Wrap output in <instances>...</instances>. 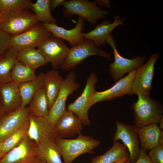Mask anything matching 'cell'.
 <instances>
[{
    "label": "cell",
    "mask_w": 163,
    "mask_h": 163,
    "mask_svg": "<svg viewBox=\"0 0 163 163\" xmlns=\"http://www.w3.org/2000/svg\"><path fill=\"white\" fill-rule=\"evenodd\" d=\"M137 101L133 104L134 125L141 127L159 123L163 117V107L157 101L152 99L149 95L137 94Z\"/></svg>",
    "instance_id": "cell-1"
},
{
    "label": "cell",
    "mask_w": 163,
    "mask_h": 163,
    "mask_svg": "<svg viewBox=\"0 0 163 163\" xmlns=\"http://www.w3.org/2000/svg\"><path fill=\"white\" fill-rule=\"evenodd\" d=\"M64 161V163H72L78 156L85 153H92L93 149L101 142L90 136L78 134L75 139L54 138Z\"/></svg>",
    "instance_id": "cell-2"
},
{
    "label": "cell",
    "mask_w": 163,
    "mask_h": 163,
    "mask_svg": "<svg viewBox=\"0 0 163 163\" xmlns=\"http://www.w3.org/2000/svg\"><path fill=\"white\" fill-rule=\"evenodd\" d=\"M1 13L2 20L0 22V30L11 36L21 33L39 23L34 13L28 10Z\"/></svg>",
    "instance_id": "cell-3"
},
{
    "label": "cell",
    "mask_w": 163,
    "mask_h": 163,
    "mask_svg": "<svg viewBox=\"0 0 163 163\" xmlns=\"http://www.w3.org/2000/svg\"><path fill=\"white\" fill-rule=\"evenodd\" d=\"M64 15L67 18L78 15L93 25L96 24L100 19L106 18L108 14L107 10H103L97 6L94 1L71 0L65 1L62 4Z\"/></svg>",
    "instance_id": "cell-4"
},
{
    "label": "cell",
    "mask_w": 163,
    "mask_h": 163,
    "mask_svg": "<svg viewBox=\"0 0 163 163\" xmlns=\"http://www.w3.org/2000/svg\"><path fill=\"white\" fill-rule=\"evenodd\" d=\"M93 55L111 59L110 53L99 49L92 40L84 39L79 44L69 48L67 56L61 68L65 71L74 69L85 59Z\"/></svg>",
    "instance_id": "cell-5"
},
{
    "label": "cell",
    "mask_w": 163,
    "mask_h": 163,
    "mask_svg": "<svg viewBox=\"0 0 163 163\" xmlns=\"http://www.w3.org/2000/svg\"><path fill=\"white\" fill-rule=\"evenodd\" d=\"M80 84L76 82V75L71 71L64 79L61 89L49 113L45 117L53 126L66 110V101L68 96L77 90Z\"/></svg>",
    "instance_id": "cell-6"
},
{
    "label": "cell",
    "mask_w": 163,
    "mask_h": 163,
    "mask_svg": "<svg viewBox=\"0 0 163 163\" xmlns=\"http://www.w3.org/2000/svg\"><path fill=\"white\" fill-rule=\"evenodd\" d=\"M106 43L112 47L114 57L113 62L109 65V71L113 79L115 82L122 78L125 74L137 69L143 63L147 56H137L132 59H128L121 56L118 52L115 42L111 33L107 37Z\"/></svg>",
    "instance_id": "cell-7"
},
{
    "label": "cell",
    "mask_w": 163,
    "mask_h": 163,
    "mask_svg": "<svg viewBox=\"0 0 163 163\" xmlns=\"http://www.w3.org/2000/svg\"><path fill=\"white\" fill-rule=\"evenodd\" d=\"M97 80L95 73L93 72L88 76L81 95L74 102L69 104L67 110L75 113L79 118L83 125L91 124L88 111L95 91V87Z\"/></svg>",
    "instance_id": "cell-8"
},
{
    "label": "cell",
    "mask_w": 163,
    "mask_h": 163,
    "mask_svg": "<svg viewBox=\"0 0 163 163\" xmlns=\"http://www.w3.org/2000/svg\"><path fill=\"white\" fill-rule=\"evenodd\" d=\"M37 47L46 61L51 62L53 69L56 70L61 68L69 49L64 40L53 36L42 42Z\"/></svg>",
    "instance_id": "cell-9"
},
{
    "label": "cell",
    "mask_w": 163,
    "mask_h": 163,
    "mask_svg": "<svg viewBox=\"0 0 163 163\" xmlns=\"http://www.w3.org/2000/svg\"><path fill=\"white\" fill-rule=\"evenodd\" d=\"M159 57L158 53L152 54L148 61L137 69L129 95L139 94L149 95L152 88L155 65Z\"/></svg>",
    "instance_id": "cell-10"
},
{
    "label": "cell",
    "mask_w": 163,
    "mask_h": 163,
    "mask_svg": "<svg viewBox=\"0 0 163 163\" xmlns=\"http://www.w3.org/2000/svg\"><path fill=\"white\" fill-rule=\"evenodd\" d=\"M52 35L42 23H38L21 33L11 36V46L18 51L27 48H35Z\"/></svg>",
    "instance_id": "cell-11"
},
{
    "label": "cell",
    "mask_w": 163,
    "mask_h": 163,
    "mask_svg": "<svg viewBox=\"0 0 163 163\" xmlns=\"http://www.w3.org/2000/svg\"><path fill=\"white\" fill-rule=\"evenodd\" d=\"M38 156L36 144L27 134L0 158V163H31Z\"/></svg>",
    "instance_id": "cell-12"
},
{
    "label": "cell",
    "mask_w": 163,
    "mask_h": 163,
    "mask_svg": "<svg viewBox=\"0 0 163 163\" xmlns=\"http://www.w3.org/2000/svg\"><path fill=\"white\" fill-rule=\"evenodd\" d=\"M116 130L113 137V141L121 140L129 152L130 163H135L140 152L139 140L134 125L125 124L117 121Z\"/></svg>",
    "instance_id": "cell-13"
},
{
    "label": "cell",
    "mask_w": 163,
    "mask_h": 163,
    "mask_svg": "<svg viewBox=\"0 0 163 163\" xmlns=\"http://www.w3.org/2000/svg\"><path fill=\"white\" fill-rule=\"evenodd\" d=\"M6 113L0 118V141H3L25 124L31 115L28 106Z\"/></svg>",
    "instance_id": "cell-14"
},
{
    "label": "cell",
    "mask_w": 163,
    "mask_h": 163,
    "mask_svg": "<svg viewBox=\"0 0 163 163\" xmlns=\"http://www.w3.org/2000/svg\"><path fill=\"white\" fill-rule=\"evenodd\" d=\"M136 71V69L130 72L106 90L100 92L95 91L91 101L90 107L98 102L110 101L126 94H129Z\"/></svg>",
    "instance_id": "cell-15"
},
{
    "label": "cell",
    "mask_w": 163,
    "mask_h": 163,
    "mask_svg": "<svg viewBox=\"0 0 163 163\" xmlns=\"http://www.w3.org/2000/svg\"><path fill=\"white\" fill-rule=\"evenodd\" d=\"M83 125L78 116L66 110L54 125L56 137L65 139L80 134Z\"/></svg>",
    "instance_id": "cell-16"
},
{
    "label": "cell",
    "mask_w": 163,
    "mask_h": 163,
    "mask_svg": "<svg viewBox=\"0 0 163 163\" xmlns=\"http://www.w3.org/2000/svg\"><path fill=\"white\" fill-rule=\"evenodd\" d=\"M29 123L27 135L36 144L47 137H56L54 126L45 117L31 114Z\"/></svg>",
    "instance_id": "cell-17"
},
{
    "label": "cell",
    "mask_w": 163,
    "mask_h": 163,
    "mask_svg": "<svg viewBox=\"0 0 163 163\" xmlns=\"http://www.w3.org/2000/svg\"><path fill=\"white\" fill-rule=\"evenodd\" d=\"M84 18L79 16L75 26L70 30L59 27L56 24H42L52 34V36L66 40L72 47L81 43L84 39L82 31L84 29Z\"/></svg>",
    "instance_id": "cell-18"
},
{
    "label": "cell",
    "mask_w": 163,
    "mask_h": 163,
    "mask_svg": "<svg viewBox=\"0 0 163 163\" xmlns=\"http://www.w3.org/2000/svg\"><path fill=\"white\" fill-rule=\"evenodd\" d=\"M120 18L119 16H115L114 17V21L112 23L107 19H105L90 32L82 33L83 38L92 40L97 47L105 46L106 40L113 30L117 26L124 25L123 22L126 18H123L120 19Z\"/></svg>",
    "instance_id": "cell-19"
},
{
    "label": "cell",
    "mask_w": 163,
    "mask_h": 163,
    "mask_svg": "<svg viewBox=\"0 0 163 163\" xmlns=\"http://www.w3.org/2000/svg\"><path fill=\"white\" fill-rule=\"evenodd\" d=\"M0 94L5 112L21 107L22 98L18 84L11 81L0 85Z\"/></svg>",
    "instance_id": "cell-20"
},
{
    "label": "cell",
    "mask_w": 163,
    "mask_h": 163,
    "mask_svg": "<svg viewBox=\"0 0 163 163\" xmlns=\"http://www.w3.org/2000/svg\"><path fill=\"white\" fill-rule=\"evenodd\" d=\"M140 149L146 152L159 145L160 135L163 130L158 124H155L141 127H136Z\"/></svg>",
    "instance_id": "cell-21"
},
{
    "label": "cell",
    "mask_w": 163,
    "mask_h": 163,
    "mask_svg": "<svg viewBox=\"0 0 163 163\" xmlns=\"http://www.w3.org/2000/svg\"><path fill=\"white\" fill-rule=\"evenodd\" d=\"M64 79L57 70H51L43 75V87L49 103V109L53 104L61 87Z\"/></svg>",
    "instance_id": "cell-22"
},
{
    "label": "cell",
    "mask_w": 163,
    "mask_h": 163,
    "mask_svg": "<svg viewBox=\"0 0 163 163\" xmlns=\"http://www.w3.org/2000/svg\"><path fill=\"white\" fill-rule=\"evenodd\" d=\"M36 145L39 156L43 158L47 163H62L60 153L54 138L47 137Z\"/></svg>",
    "instance_id": "cell-23"
},
{
    "label": "cell",
    "mask_w": 163,
    "mask_h": 163,
    "mask_svg": "<svg viewBox=\"0 0 163 163\" xmlns=\"http://www.w3.org/2000/svg\"><path fill=\"white\" fill-rule=\"evenodd\" d=\"M17 59L23 65L36 70L48 62L38 49L27 48L18 51Z\"/></svg>",
    "instance_id": "cell-24"
},
{
    "label": "cell",
    "mask_w": 163,
    "mask_h": 163,
    "mask_svg": "<svg viewBox=\"0 0 163 163\" xmlns=\"http://www.w3.org/2000/svg\"><path fill=\"white\" fill-rule=\"evenodd\" d=\"M18 50L11 46L0 56V85L12 81L11 72L17 59Z\"/></svg>",
    "instance_id": "cell-25"
},
{
    "label": "cell",
    "mask_w": 163,
    "mask_h": 163,
    "mask_svg": "<svg viewBox=\"0 0 163 163\" xmlns=\"http://www.w3.org/2000/svg\"><path fill=\"white\" fill-rule=\"evenodd\" d=\"M112 147L104 154L93 158L91 163H113L129 157L127 149L119 140L113 141Z\"/></svg>",
    "instance_id": "cell-26"
},
{
    "label": "cell",
    "mask_w": 163,
    "mask_h": 163,
    "mask_svg": "<svg viewBox=\"0 0 163 163\" xmlns=\"http://www.w3.org/2000/svg\"><path fill=\"white\" fill-rule=\"evenodd\" d=\"M44 73L41 72L34 79L19 85L22 98L21 107L29 104L35 94L43 87Z\"/></svg>",
    "instance_id": "cell-27"
},
{
    "label": "cell",
    "mask_w": 163,
    "mask_h": 163,
    "mask_svg": "<svg viewBox=\"0 0 163 163\" xmlns=\"http://www.w3.org/2000/svg\"><path fill=\"white\" fill-rule=\"evenodd\" d=\"M28 106L31 114L46 117L49 112V103L44 87L34 95Z\"/></svg>",
    "instance_id": "cell-28"
},
{
    "label": "cell",
    "mask_w": 163,
    "mask_h": 163,
    "mask_svg": "<svg viewBox=\"0 0 163 163\" xmlns=\"http://www.w3.org/2000/svg\"><path fill=\"white\" fill-rule=\"evenodd\" d=\"M35 71L23 65L17 59L11 72L12 81L19 85L33 80L37 76Z\"/></svg>",
    "instance_id": "cell-29"
},
{
    "label": "cell",
    "mask_w": 163,
    "mask_h": 163,
    "mask_svg": "<svg viewBox=\"0 0 163 163\" xmlns=\"http://www.w3.org/2000/svg\"><path fill=\"white\" fill-rule=\"evenodd\" d=\"M50 0H37L31 5L33 11L38 22L47 24H56V20L51 13L50 8Z\"/></svg>",
    "instance_id": "cell-30"
},
{
    "label": "cell",
    "mask_w": 163,
    "mask_h": 163,
    "mask_svg": "<svg viewBox=\"0 0 163 163\" xmlns=\"http://www.w3.org/2000/svg\"><path fill=\"white\" fill-rule=\"evenodd\" d=\"M28 121L2 141L1 158L13 149L27 134Z\"/></svg>",
    "instance_id": "cell-31"
},
{
    "label": "cell",
    "mask_w": 163,
    "mask_h": 163,
    "mask_svg": "<svg viewBox=\"0 0 163 163\" xmlns=\"http://www.w3.org/2000/svg\"><path fill=\"white\" fill-rule=\"evenodd\" d=\"M32 3L30 0H0V12L29 10L31 9Z\"/></svg>",
    "instance_id": "cell-32"
},
{
    "label": "cell",
    "mask_w": 163,
    "mask_h": 163,
    "mask_svg": "<svg viewBox=\"0 0 163 163\" xmlns=\"http://www.w3.org/2000/svg\"><path fill=\"white\" fill-rule=\"evenodd\" d=\"M148 155L152 163H163V145H158L151 149Z\"/></svg>",
    "instance_id": "cell-33"
},
{
    "label": "cell",
    "mask_w": 163,
    "mask_h": 163,
    "mask_svg": "<svg viewBox=\"0 0 163 163\" xmlns=\"http://www.w3.org/2000/svg\"><path fill=\"white\" fill-rule=\"evenodd\" d=\"M11 36L0 30V56L11 46Z\"/></svg>",
    "instance_id": "cell-34"
},
{
    "label": "cell",
    "mask_w": 163,
    "mask_h": 163,
    "mask_svg": "<svg viewBox=\"0 0 163 163\" xmlns=\"http://www.w3.org/2000/svg\"><path fill=\"white\" fill-rule=\"evenodd\" d=\"M135 163H152V162L147 154L146 152L140 149L139 156Z\"/></svg>",
    "instance_id": "cell-35"
},
{
    "label": "cell",
    "mask_w": 163,
    "mask_h": 163,
    "mask_svg": "<svg viewBox=\"0 0 163 163\" xmlns=\"http://www.w3.org/2000/svg\"><path fill=\"white\" fill-rule=\"evenodd\" d=\"M65 0H51L50 3V8L51 11L54 10L58 6L62 5Z\"/></svg>",
    "instance_id": "cell-36"
},
{
    "label": "cell",
    "mask_w": 163,
    "mask_h": 163,
    "mask_svg": "<svg viewBox=\"0 0 163 163\" xmlns=\"http://www.w3.org/2000/svg\"><path fill=\"white\" fill-rule=\"evenodd\" d=\"M97 4L101 6L107 7L109 9H111V5L109 0H94Z\"/></svg>",
    "instance_id": "cell-37"
},
{
    "label": "cell",
    "mask_w": 163,
    "mask_h": 163,
    "mask_svg": "<svg viewBox=\"0 0 163 163\" xmlns=\"http://www.w3.org/2000/svg\"><path fill=\"white\" fill-rule=\"evenodd\" d=\"M31 163H47L42 157L38 156Z\"/></svg>",
    "instance_id": "cell-38"
},
{
    "label": "cell",
    "mask_w": 163,
    "mask_h": 163,
    "mask_svg": "<svg viewBox=\"0 0 163 163\" xmlns=\"http://www.w3.org/2000/svg\"><path fill=\"white\" fill-rule=\"evenodd\" d=\"M5 112L4 109L2 100L0 94V118Z\"/></svg>",
    "instance_id": "cell-39"
},
{
    "label": "cell",
    "mask_w": 163,
    "mask_h": 163,
    "mask_svg": "<svg viewBox=\"0 0 163 163\" xmlns=\"http://www.w3.org/2000/svg\"><path fill=\"white\" fill-rule=\"evenodd\" d=\"M129 158L124 157L113 163H129Z\"/></svg>",
    "instance_id": "cell-40"
},
{
    "label": "cell",
    "mask_w": 163,
    "mask_h": 163,
    "mask_svg": "<svg viewBox=\"0 0 163 163\" xmlns=\"http://www.w3.org/2000/svg\"><path fill=\"white\" fill-rule=\"evenodd\" d=\"M159 145H163V131L161 133L159 138Z\"/></svg>",
    "instance_id": "cell-41"
},
{
    "label": "cell",
    "mask_w": 163,
    "mask_h": 163,
    "mask_svg": "<svg viewBox=\"0 0 163 163\" xmlns=\"http://www.w3.org/2000/svg\"><path fill=\"white\" fill-rule=\"evenodd\" d=\"M159 127L162 130L163 129V117H162L160 120L159 123Z\"/></svg>",
    "instance_id": "cell-42"
},
{
    "label": "cell",
    "mask_w": 163,
    "mask_h": 163,
    "mask_svg": "<svg viewBox=\"0 0 163 163\" xmlns=\"http://www.w3.org/2000/svg\"><path fill=\"white\" fill-rule=\"evenodd\" d=\"M2 141H0V158H1Z\"/></svg>",
    "instance_id": "cell-43"
},
{
    "label": "cell",
    "mask_w": 163,
    "mask_h": 163,
    "mask_svg": "<svg viewBox=\"0 0 163 163\" xmlns=\"http://www.w3.org/2000/svg\"><path fill=\"white\" fill-rule=\"evenodd\" d=\"M2 20V14L0 12V22Z\"/></svg>",
    "instance_id": "cell-44"
}]
</instances>
